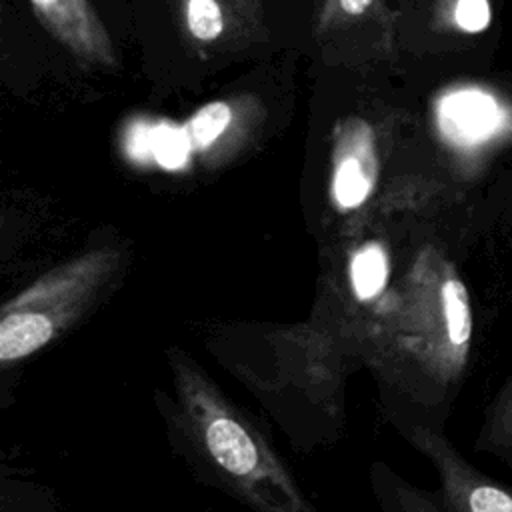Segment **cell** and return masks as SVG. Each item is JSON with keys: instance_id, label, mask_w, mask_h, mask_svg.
Wrapping results in <instances>:
<instances>
[{"instance_id": "obj_13", "label": "cell", "mask_w": 512, "mask_h": 512, "mask_svg": "<svg viewBox=\"0 0 512 512\" xmlns=\"http://www.w3.org/2000/svg\"><path fill=\"white\" fill-rule=\"evenodd\" d=\"M450 20L460 32H484L492 20L490 0H452Z\"/></svg>"}, {"instance_id": "obj_6", "label": "cell", "mask_w": 512, "mask_h": 512, "mask_svg": "<svg viewBox=\"0 0 512 512\" xmlns=\"http://www.w3.org/2000/svg\"><path fill=\"white\" fill-rule=\"evenodd\" d=\"M186 44L202 60L256 38V0H172Z\"/></svg>"}, {"instance_id": "obj_8", "label": "cell", "mask_w": 512, "mask_h": 512, "mask_svg": "<svg viewBox=\"0 0 512 512\" xmlns=\"http://www.w3.org/2000/svg\"><path fill=\"white\" fill-rule=\"evenodd\" d=\"M42 28L82 66L116 68L114 42L90 0H28Z\"/></svg>"}, {"instance_id": "obj_12", "label": "cell", "mask_w": 512, "mask_h": 512, "mask_svg": "<svg viewBox=\"0 0 512 512\" xmlns=\"http://www.w3.org/2000/svg\"><path fill=\"white\" fill-rule=\"evenodd\" d=\"M376 2L378 0H324L316 18V32L328 34L350 26L366 18Z\"/></svg>"}, {"instance_id": "obj_5", "label": "cell", "mask_w": 512, "mask_h": 512, "mask_svg": "<svg viewBox=\"0 0 512 512\" xmlns=\"http://www.w3.org/2000/svg\"><path fill=\"white\" fill-rule=\"evenodd\" d=\"M380 174L378 140L372 124L360 116H344L332 128L330 196L340 210L362 206Z\"/></svg>"}, {"instance_id": "obj_11", "label": "cell", "mask_w": 512, "mask_h": 512, "mask_svg": "<svg viewBox=\"0 0 512 512\" xmlns=\"http://www.w3.org/2000/svg\"><path fill=\"white\" fill-rule=\"evenodd\" d=\"M350 278L358 300H372L380 294L388 280V258L378 242L362 246L352 256Z\"/></svg>"}, {"instance_id": "obj_7", "label": "cell", "mask_w": 512, "mask_h": 512, "mask_svg": "<svg viewBox=\"0 0 512 512\" xmlns=\"http://www.w3.org/2000/svg\"><path fill=\"white\" fill-rule=\"evenodd\" d=\"M440 132L452 146L478 152L512 138V106L482 86H462L438 106Z\"/></svg>"}, {"instance_id": "obj_2", "label": "cell", "mask_w": 512, "mask_h": 512, "mask_svg": "<svg viewBox=\"0 0 512 512\" xmlns=\"http://www.w3.org/2000/svg\"><path fill=\"white\" fill-rule=\"evenodd\" d=\"M118 250L96 248L50 270L2 308L0 362H18L70 328L122 268Z\"/></svg>"}, {"instance_id": "obj_4", "label": "cell", "mask_w": 512, "mask_h": 512, "mask_svg": "<svg viewBox=\"0 0 512 512\" xmlns=\"http://www.w3.org/2000/svg\"><path fill=\"white\" fill-rule=\"evenodd\" d=\"M412 440L434 462L448 512H512V486L474 468L444 436L416 428Z\"/></svg>"}, {"instance_id": "obj_1", "label": "cell", "mask_w": 512, "mask_h": 512, "mask_svg": "<svg viewBox=\"0 0 512 512\" xmlns=\"http://www.w3.org/2000/svg\"><path fill=\"white\" fill-rule=\"evenodd\" d=\"M186 422L212 468L258 512H314L256 426L182 352H172Z\"/></svg>"}, {"instance_id": "obj_10", "label": "cell", "mask_w": 512, "mask_h": 512, "mask_svg": "<svg viewBox=\"0 0 512 512\" xmlns=\"http://www.w3.org/2000/svg\"><path fill=\"white\" fill-rule=\"evenodd\" d=\"M480 446L512 464V374L488 408Z\"/></svg>"}, {"instance_id": "obj_3", "label": "cell", "mask_w": 512, "mask_h": 512, "mask_svg": "<svg viewBox=\"0 0 512 512\" xmlns=\"http://www.w3.org/2000/svg\"><path fill=\"white\" fill-rule=\"evenodd\" d=\"M408 348L440 382L462 376L472 346L470 292L450 260L424 250L410 274L406 304Z\"/></svg>"}, {"instance_id": "obj_9", "label": "cell", "mask_w": 512, "mask_h": 512, "mask_svg": "<svg viewBox=\"0 0 512 512\" xmlns=\"http://www.w3.org/2000/svg\"><path fill=\"white\" fill-rule=\"evenodd\" d=\"M238 108L230 100H214L196 110V114L186 122V134L190 144L198 152H208L230 134L234 126Z\"/></svg>"}]
</instances>
